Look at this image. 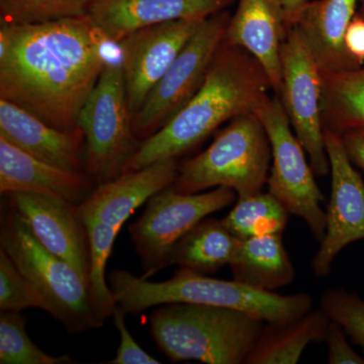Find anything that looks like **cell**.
<instances>
[{
    "instance_id": "4fadbf2b",
    "label": "cell",
    "mask_w": 364,
    "mask_h": 364,
    "mask_svg": "<svg viewBox=\"0 0 364 364\" xmlns=\"http://www.w3.org/2000/svg\"><path fill=\"white\" fill-rule=\"evenodd\" d=\"M203 20H179L136 31L119 43L127 100L138 112Z\"/></svg>"
},
{
    "instance_id": "7a4b0ae2",
    "label": "cell",
    "mask_w": 364,
    "mask_h": 364,
    "mask_svg": "<svg viewBox=\"0 0 364 364\" xmlns=\"http://www.w3.org/2000/svg\"><path fill=\"white\" fill-rule=\"evenodd\" d=\"M269 90V79L257 60L224 41L198 90L161 129L141 142L124 172L176 159L223 124L255 112Z\"/></svg>"
},
{
    "instance_id": "2e32d148",
    "label": "cell",
    "mask_w": 364,
    "mask_h": 364,
    "mask_svg": "<svg viewBox=\"0 0 364 364\" xmlns=\"http://www.w3.org/2000/svg\"><path fill=\"white\" fill-rule=\"evenodd\" d=\"M0 136L42 161L68 171L86 173L85 141L81 130H59L1 98Z\"/></svg>"
},
{
    "instance_id": "1f68e13d",
    "label": "cell",
    "mask_w": 364,
    "mask_h": 364,
    "mask_svg": "<svg viewBox=\"0 0 364 364\" xmlns=\"http://www.w3.org/2000/svg\"><path fill=\"white\" fill-rule=\"evenodd\" d=\"M346 335L341 326L330 320L323 341L327 345L328 363L364 364V358L352 348Z\"/></svg>"
},
{
    "instance_id": "8fae6325",
    "label": "cell",
    "mask_w": 364,
    "mask_h": 364,
    "mask_svg": "<svg viewBox=\"0 0 364 364\" xmlns=\"http://www.w3.org/2000/svg\"><path fill=\"white\" fill-rule=\"evenodd\" d=\"M279 97L316 176L330 173L322 119V71L296 28L287 30L280 52Z\"/></svg>"
},
{
    "instance_id": "e575fe53",
    "label": "cell",
    "mask_w": 364,
    "mask_h": 364,
    "mask_svg": "<svg viewBox=\"0 0 364 364\" xmlns=\"http://www.w3.org/2000/svg\"><path fill=\"white\" fill-rule=\"evenodd\" d=\"M279 1L282 11H284L287 28L289 30L296 25L301 11H304L310 0H279Z\"/></svg>"
},
{
    "instance_id": "f1b7e54d",
    "label": "cell",
    "mask_w": 364,
    "mask_h": 364,
    "mask_svg": "<svg viewBox=\"0 0 364 364\" xmlns=\"http://www.w3.org/2000/svg\"><path fill=\"white\" fill-rule=\"evenodd\" d=\"M320 309L364 350V299L344 289H326Z\"/></svg>"
},
{
    "instance_id": "7c38bea8",
    "label": "cell",
    "mask_w": 364,
    "mask_h": 364,
    "mask_svg": "<svg viewBox=\"0 0 364 364\" xmlns=\"http://www.w3.org/2000/svg\"><path fill=\"white\" fill-rule=\"evenodd\" d=\"M331 174V196L326 212L324 237L312 260L314 274H330L338 254L364 239V182L345 150L341 135L324 129Z\"/></svg>"
},
{
    "instance_id": "836d02e7",
    "label": "cell",
    "mask_w": 364,
    "mask_h": 364,
    "mask_svg": "<svg viewBox=\"0 0 364 364\" xmlns=\"http://www.w3.org/2000/svg\"><path fill=\"white\" fill-rule=\"evenodd\" d=\"M341 136L349 159L364 171V131H348Z\"/></svg>"
},
{
    "instance_id": "30bf717a",
    "label": "cell",
    "mask_w": 364,
    "mask_h": 364,
    "mask_svg": "<svg viewBox=\"0 0 364 364\" xmlns=\"http://www.w3.org/2000/svg\"><path fill=\"white\" fill-rule=\"evenodd\" d=\"M230 18L225 11L208 16L184 46L132 117V130L139 142L161 129L203 85L215 53L224 42Z\"/></svg>"
},
{
    "instance_id": "f546056e",
    "label": "cell",
    "mask_w": 364,
    "mask_h": 364,
    "mask_svg": "<svg viewBox=\"0 0 364 364\" xmlns=\"http://www.w3.org/2000/svg\"><path fill=\"white\" fill-rule=\"evenodd\" d=\"M26 308L43 310V301L28 279L0 248V310L21 312Z\"/></svg>"
},
{
    "instance_id": "277c9868",
    "label": "cell",
    "mask_w": 364,
    "mask_h": 364,
    "mask_svg": "<svg viewBox=\"0 0 364 364\" xmlns=\"http://www.w3.org/2000/svg\"><path fill=\"white\" fill-rule=\"evenodd\" d=\"M264 325L243 311L198 304H167L149 316L155 343L176 363L245 364Z\"/></svg>"
},
{
    "instance_id": "ffe728a7",
    "label": "cell",
    "mask_w": 364,
    "mask_h": 364,
    "mask_svg": "<svg viewBox=\"0 0 364 364\" xmlns=\"http://www.w3.org/2000/svg\"><path fill=\"white\" fill-rule=\"evenodd\" d=\"M360 0H315L301 11L296 28L321 71L358 68L345 49L344 37Z\"/></svg>"
},
{
    "instance_id": "603a6c76",
    "label": "cell",
    "mask_w": 364,
    "mask_h": 364,
    "mask_svg": "<svg viewBox=\"0 0 364 364\" xmlns=\"http://www.w3.org/2000/svg\"><path fill=\"white\" fill-rule=\"evenodd\" d=\"M240 241L223 220L205 218L176 242L169 265L198 274H214L230 265Z\"/></svg>"
},
{
    "instance_id": "484cf974",
    "label": "cell",
    "mask_w": 364,
    "mask_h": 364,
    "mask_svg": "<svg viewBox=\"0 0 364 364\" xmlns=\"http://www.w3.org/2000/svg\"><path fill=\"white\" fill-rule=\"evenodd\" d=\"M90 244V294L93 310L102 323L111 317L117 301L105 277V267L119 232L93 218H83Z\"/></svg>"
},
{
    "instance_id": "e0dca14e",
    "label": "cell",
    "mask_w": 364,
    "mask_h": 364,
    "mask_svg": "<svg viewBox=\"0 0 364 364\" xmlns=\"http://www.w3.org/2000/svg\"><path fill=\"white\" fill-rule=\"evenodd\" d=\"M176 159L161 160L135 171L124 172L114 181L100 184L79 205L82 218H93L121 231L136 208L176 181Z\"/></svg>"
},
{
    "instance_id": "52a82bcc",
    "label": "cell",
    "mask_w": 364,
    "mask_h": 364,
    "mask_svg": "<svg viewBox=\"0 0 364 364\" xmlns=\"http://www.w3.org/2000/svg\"><path fill=\"white\" fill-rule=\"evenodd\" d=\"M85 141V172L97 186L114 181L138 150L132 130L122 62L107 61L79 112Z\"/></svg>"
},
{
    "instance_id": "d6986e66",
    "label": "cell",
    "mask_w": 364,
    "mask_h": 364,
    "mask_svg": "<svg viewBox=\"0 0 364 364\" xmlns=\"http://www.w3.org/2000/svg\"><path fill=\"white\" fill-rule=\"evenodd\" d=\"M86 173L68 171L32 156L0 136V193H32L81 205L95 191Z\"/></svg>"
},
{
    "instance_id": "d4e9b609",
    "label": "cell",
    "mask_w": 364,
    "mask_h": 364,
    "mask_svg": "<svg viewBox=\"0 0 364 364\" xmlns=\"http://www.w3.org/2000/svg\"><path fill=\"white\" fill-rule=\"evenodd\" d=\"M289 213L269 193L237 198L234 208L223 222L240 239L267 235H282L289 224Z\"/></svg>"
},
{
    "instance_id": "8992f818",
    "label": "cell",
    "mask_w": 364,
    "mask_h": 364,
    "mask_svg": "<svg viewBox=\"0 0 364 364\" xmlns=\"http://www.w3.org/2000/svg\"><path fill=\"white\" fill-rule=\"evenodd\" d=\"M272 147L255 112L235 117L214 142L179 166L171 188L182 193L225 186L238 198L262 191L267 184Z\"/></svg>"
},
{
    "instance_id": "7402d4cb",
    "label": "cell",
    "mask_w": 364,
    "mask_h": 364,
    "mask_svg": "<svg viewBox=\"0 0 364 364\" xmlns=\"http://www.w3.org/2000/svg\"><path fill=\"white\" fill-rule=\"evenodd\" d=\"M329 318L320 308L284 323H265L245 364H296L311 343L324 341Z\"/></svg>"
},
{
    "instance_id": "d6a6232c",
    "label": "cell",
    "mask_w": 364,
    "mask_h": 364,
    "mask_svg": "<svg viewBox=\"0 0 364 364\" xmlns=\"http://www.w3.org/2000/svg\"><path fill=\"white\" fill-rule=\"evenodd\" d=\"M345 49L359 67L364 65V18L355 14L344 37Z\"/></svg>"
},
{
    "instance_id": "8d00e7d4",
    "label": "cell",
    "mask_w": 364,
    "mask_h": 364,
    "mask_svg": "<svg viewBox=\"0 0 364 364\" xmlns=\"http://www.w3.org/2000/svg\"><path fill=\"white\" fill-rule=\"evenodd\" d=\"M360 9H364V0H360Z\"/></svg>"
},
{
    "instance_id": "6da1fadb",
    "label": "cell",
    "mask_w": 364,
    "mask_h": 364,
    "mask_svg": "<svg viewBox=\"0 0 364 364\" xmlns=\"http://www.w3.org/2000/svg\"><path fill=\"white\" fill-rule=\"evenodd\" d=\"M88 16L0 26V98L62 131H78L79 112L107 63Z\"/></svg>"
},
{
    "instance_id": "5bb4252c",
    "label": "cell",
    "mask_w": 364,
    "mask_h": 364,
    "mask_svg": "<svg viewBox=\"0 0 364 364\" xmlns=\"http://www.w3.org/2000/svg\"><path fill=\"white\" fill-rule=\"evenodd\" d=\"M38 241L72 265L90 287V244L79 205L58 196L32 193L4 196Z\"/></svg>"
},
{
    "instance_id": "9a60e30c",
    "label": "cell",
    "mask_w": 364,
    "mask_h": 364,
    "mask_svg": "<svg viewBox=\"0 0 364 364\" xmlns=\"http://www.w3.org/2000/svg\"><path fill=\"white\" fill-rule=\"evenodd\" d=\"M236 0H95L87 16L107 42L119 44L148 26L179 20H205Z\"/></svg>"
},
{
    "instance_id": "83f0119b",
    "label": "cell",
    "mask_w": 364,
    "mask_h": 364,
    "mask_svg": "<svg viewBox=\"0 0 364 364\" xmlns=\"http://www.w3.org/2000/svg\"><path fill=\"white\" fill-rule=\"evenodd\" d=\"M95 0H0L1 23L31 25L87 16Z\"/></svg>"
},
{
    "instance_id": "cb8c5ba5",
    "label": "cell",
    "mask_w": 364,
    "mask_h": 364,
    "mask_svg": "<svg viewBox=\"0 0 364 364\" xmlns=\"http://www.w3.org/2000/svg\"><path fill=\"white\" fill-rule=\"evenodd\" d=\"M324 129L343 135L364 131V65L338 72L322 71Z\"/></svg>"
},
{
    "instance_id": "4316f807",
    "label": "cell",
    "mask_w": 364,
    "mask_h": 364,
    "mask_svg": "<svg viewBox=\"0 0 364 364\" xmlns=\"http://www.w3.org/2000/svg\"><path fill=\"white\" fill-rule=\"evenodd\" d=\"M28 320L21 312L0 314V363L71 364L75 359L68 354L52 356L40 349L26 333Z\"/></svg>"
},
{
    "instance_id": "ba28073f",
    "label": "cell",
    "mask_w": 364,
    "mask_h": 364,
    "mask_svg": "<svg viewBox=\"0 0 364 364\" xmlns=\"http://www.w3.org/2000/svg\"><path fill=\"white\" fill-rule=\"evenodd\" d=\"M254 112L264 127L272 147L268 191L289 214L301 218L317 240H322L326 229L324 196L279 95H269Z\"/></svg>"
},
{
    "instance_id": "44dd1931",
    "label": "cell",
    "mask_w": 364,
    "mask_h": 364,
    "mask_svg": "<svg viewBox=\"0 0 364 364\" xmlns=\"http://www.w3.org/2000/svg\"><path fill=\"white\" fill-rule=\"evenodd\" d=\"M229 267L233 279L270 293L291 284L296 275L282 235L241 239Z\"/></svg>"
},
{
    "instance_id": "9c48e42d",
    "label": "cell",
    "mask_w": 364,
    "mask_h": 364,
    "mask_svg": "<svg viewBox=\"0 0 364 364\" xmlns=\"http://www.w3.org/2000/svg\"><path fill=\"white\" fill-rule=\"evenodd\" d=\"M233 189L220 186L213 191L182 193L169 188L153 196L143 215L129 226V234L145 279L169 267L176 242L200 221L233 205Z\"/></svg>"
},
{
    "instance_id": "d590c367",
    "label": "cell",
    "mask_w": 364,
    "mask_h": 364,
    "mask_svg": "<svg viewBox=\"0 0 364 364\" xmlns=\"http://www.w3.org/2000/svg\"><path fill=\"white\" fill-rule=\"evenodd\" d=\"M358 13L359 14H360L361 16H363L364 18V9H359V11H358Z\"/></svg>"
},
{
    "instance_id": "4dcf8cb0",
    "label": "cell",
    "mask_w": 364,
    "mask_h": 364,
    "mask_svg": "<svg viewBox=\"0 0 364 364\" xmlns=\"http://www.w3.org/2000/svg\"><path fill=\"white\" fill-rule=\"evenodd\" d=\"M127 314L117 306L112 314L114 326L119 331L121 341L117 349L116 358L107 361L109 364H159L157 358L147 353L142 347L136 343L126 324Z\"/></svg>"
},
{
    "instance_id": "3957f363",
    "label": "cell",
    "mask_w": 364,
    "mask_h": 364,
    "mask_svg": "<svg viewBox=\"0 0 364 364\" xmlns=\"http://www.w3.org/2000/svg\"><path fill=\"white\" fill-rule=\"evenodd\" d=\"M109 287L117 306L127 315H139L167 304L188 303L236 309L272 324L294 320L313 309V299L308 294L282 296L252 289L235 279H213L183 269L159 282L127 270H114L109 274Z\"/></svg>"
},
{
    "instance_id": "ac0fdd59",
    "label": "cell",
    "mask_w": 364,
    "mask_h": 364,
    "mask_svg": "<svg viewBox=\"0 0 364 364\" xmlns=\"http://www.w3.org/2000/svg\"><path fill=\"white\" fill-rule=\"evenodd\" d=\"M287 32L279 0H238L224 39L257 60L277 95L282 86L280 52Z\"/></svg>"
},
{
    "instance_id": "5b68a950",
    "label": "cell",
    "mask_w": 364,
    "mask_h": 364,
    "mask_svg": "<svg viewBox=\"0 0 364 364\" xmlns=\"http://www.w3.org/2000/svg\"><path fill=\"white\" fill-rule=\"evenodd\" d=\"M0 248L35 287L42 299L43 310L69 334H82L104 326L93 310L85 279L38 241L6 198L1 205Z\"/></svg>"
}]
</instances>
